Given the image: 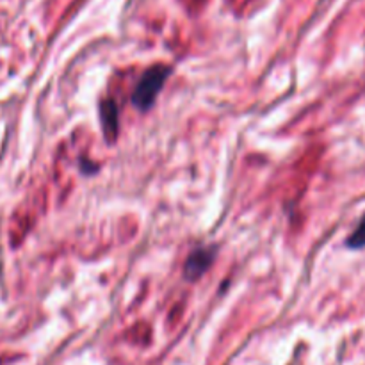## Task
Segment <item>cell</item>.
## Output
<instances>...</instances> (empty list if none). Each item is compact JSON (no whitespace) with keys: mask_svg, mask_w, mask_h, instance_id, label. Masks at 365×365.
<instances>
[{"mask_svg":"<svg viewBox=\"0 0 365 365\" xmlns=\"http://www.w3.org/2000/svg\"><path fill=\"white\" fill-rule=\"evenodd\" d=\"M167 75H170V68L164 66V64L148 68L143 73V77H141L139 84H137V87L134 90V95H132V102H134L135 107L139 111H148L154 105L159 91L163 90Z\"/></svg>","mask_w":365,"mask_h":365,"instance_id":"6da1fadb","label":"cell"},{"mask_svg":"<svg viewBox=\"0 0 365 365\" xmlns=\"http://www.w3.org/2000/svg\"><path fill=\"white\" fill-rule=\"evenodd\" d=\"M212 258H214V255H212L211 249H196V252L187 258V264H185V276L189 280L200 278V276L211 267Z\"/></svg>","mask_w":365,"mask_h":365,"instance_id":"7a4b0ae2","label":"cell"},{"mask_svg":"<svg viewBox=\"0 0 365 365\" xmlns=\"http://www.w3.org/2000/svg\"><path fill=\"white\" fill-rule=\"evenodd\" d=\"M102 123H104V131L107 137H114L118 125V111L113 100H105L102 104Z\"/></svg>","mask_w":365,"mask_h":365,"instance_id":"3957f363","label":"cell"},{"mask_svg":"<svg viewBox=\"0 0 365 365\" xmlns=\"http://www.w3.org/2000/svg\"><path fill=\"white\" fill-rule=\"evenodd\" d=\"M347 244H349L351 248H364L365 246V216L360 221V225H358V228H356V230L349 235Z\"/></svg>","mask_w":365,"mask_h":365,"instance_id":"277c9868","label":"cell"}]
</instances>
